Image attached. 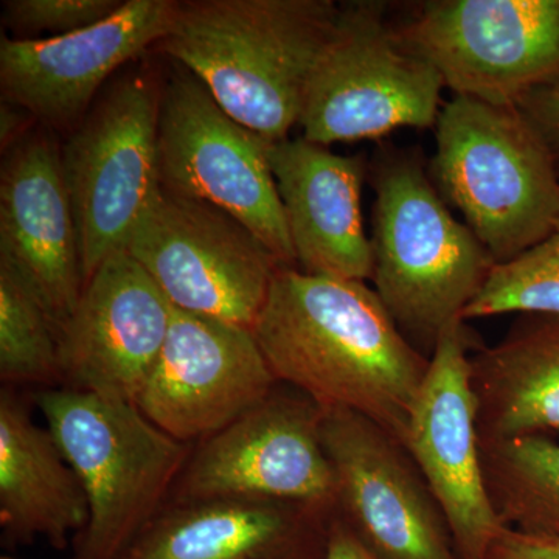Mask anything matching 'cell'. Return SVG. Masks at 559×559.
<instances>
[{"mask_svg":"<svg viewBox=\"0 0 559 559\" xmlns=\"http://www.w3.org/2000/svg\"><path fill=\"white\" fill-rule=\"evenodd\" d=\"M252 333L275 380L322 409L370 418L403 444L430 358L366 282L280 266Z\"/></svg>","mask_w":559,"mask_h":559,"instance_id":"6da1fadb","label":"cell"},{"mask_svg":"<svg viewBox=\"0 0 559 559\" xmlns=\"http://www.w3.org/2000/svg\"><path fill=\"white\" fill-rule=\"evenodd\" d=\"M340 7L331 0L179 2L159 47L231 119L280 142L299 123L311 70Z\"/></svg>","mask_w":559,"mask_h":559,"instance_id":"7a4b0ae2","label":"cell"},{"mask_svg":"<svg viewBox=\"0 0 559 559\" xmlns=\"http://www.w3.org/2000/svg\"><path fill=\"white\" fill-rule=\"evenodd\" d=\"M373 187V289L407 341L432 355L496 261L454 218L417 154H384Z\"/></svg>","mask_w":559,"mask_h":559,"instance_id":"3957f363","label":"cell"},{"mask_svg":"<svg viewBox=\"0 0 559 559\" xmlns=\"http://www.w3.org/2000/svg\"><path fill=\"white\" fill-rule=\"evenodd\" d=\"M430 179L496 264L543 241L559 218V171L518 106L454 97L436 124Z\"/></svg>","mask_w":559,"mask_h":559,"instance_id":"277c9868","label":"cell"},{"mask_svg":"<svg viewBox=\"0 0 559 559\" xmlns=\"http://www.w3.org/2000/svg\"><path fill=\"white\" fill-rule=\"evenodd\" d=\"M36 403L90 503L70 559H120L164 510L190 444L157 428L131 401L64 388L44 390Z\"/></svg>","mask_w":559,"mask_h":559,"instance_id":"5b68a950","label":"cell"},{"mask_svg":"<svg viewBox=\"0 0 559 559\" xmlns=\"http://www.w3.org/2000/svg\"><path fill=\"white\" fill-rule=\"evenodd\" d=\"M384 13V3L369 0L340 7L305 91L299 124L308 142L329 146L437 124L443 80Z\"/></svg>","mask_w":559,"mask_h":559,"instance_id":"8992f818","label":"cell"},{"mask_svg":"<svg viewBox=\"0 0 559 559\" xmlns=\"http://www.w3.org/2000/svg\"><path fill=\"white\" fill-rule=\"evenodd\" d=\"M272 142L231 119L189 70L160 91L157 165L162 189L226 210L282 266L296 252L270 162Z\"/></svg>","mask_w":559,"mask_h":559,"instance_id":"52a82bcc","label":"cell"},{"mask_svg":"<svg viewBox=\"0 0 559 559\" xmlns=\"http://www.w3.org/2000/svg\"><path fill=\"white\" fill-rule=\"evenodd\" d=\"M124 250L173 307L252 330L282 263L241 221L157 189Z\"/></svg>","mask_w":559,"mask_h":559,"instance_id":"ba28073f","label":"cell"},{"mask_svg":"<svg viewBox=\"0 0 559 559\" xmlns=\"http://www.w3.org/2000/svg\"><path fill=\"white\" fill-rule=\"evenodd\" d=\"M160 91L145 75L114 83L61 148L62 175L79 229L84 285L114 253L159 182Z\"/></svg>","mask_w":559,"mask_h":559,"instance_id":"9c48e42d","label":"cell"},{"mask_svg":"<svg viewBox=\"0 0 559 559\" xmlns=\"http://www.w3.org/2000/svg\"><path fill=\"white\" fill-rule=\"evenodd\" d=\"M399 28L454 97L518 106L559 83V0H432Z\"/></svg>","mask_w":559,"mask_h":559,"instance_id":"30bf717a","label":"cell"},{"mask_svg":"<svg viewBox=\"0 0 559 559\" xmlns=\"http://www.w3.org/2000/svg\"><path fill=\"white\" fill-rule=\"evenodd\" d=\"M323 409L280 390L202 440L175 489V503L250 499L290 503L331 518L337 487L322 441Z\"/></svg>","mask_w":559,"mask_h":559,"instance_id":"8fae6325","label":"cell"},{"mask_svg":"<svg viewBox=\"0 0 559 559\" xmlns=\"http://www.w3.org/2000/svg\"><path fill=\"white\" fill-rule=\"evenodd\" d=\"M471 337L465 320L441 333L407 423L404 448L439 503L462 559H489L506 525L481 466L476 399L471 385Z\"/></svg>","mask_w":559,"mask_h":559,"instance_id":"7c38bea8","label":"cell"},{"mask_svg":"<svg viewBox=\"0 0 559 559\" xmlns=\"http://www.w3.org/2000/svg\"><path fill=\"white\" fill-rule=\"evenodd\" d=\"M341 521L381 559H459L439 503L409 452L377 423L323 409Z\"/></svg>","mask_w":559,"mask_h":559,"instance_id":"4fadbf2b","label":"cell"},{"mask_svg":"<svg viewBox=\"0 0 559 559\" xmlns=\"http://www.w3.org/2000/svg\"><path fill=\"white\" fill-rule=\"evenodd\" d=\"M277 385L252 330L173 308L167 341L135 404L190 444L227 428Z\"/></svg>","mask_w":559,"mask_h":559,"instance_id":"5bb4252c","label":"cell"},{"mask_svg":"<svg viewBox=\"0 0 559 559\" xmlns=\"http://www.w3.org/2000/svg\"><path fill=\"white\" fill-rule=\"evenodd\" d=\"M173 305L127 250L100 264L60 330L69 388L135 403L159 358Z\"/></svg>","mask_w":559,"mask_h":559,"instance_id":"9a60e30c","label":"cell"},{"mask_svg":"<svg viewBox=\"0 0 559 559\" xmlns=\"http://www.w3.org/2000/svg\"><path fill=\"white\" fill-rule=\"evenodd\" d=\"M178 3L127 0L100 24L57 38L17 39L3 35V97L51 127L75 123L120 66L167 36Z\"/></svg>","mask_w":559,"mask_h":559,"instance_id":"2e32d148","label":"cell"},{"mask_svg":"<svg viewBox=\"0 0 559 559\" xmlns=\"http://www.w3.org/2000/svg\"><path fill=\"white\" fill-rule=\"evenodd\" d=\"M0 264L32 290L58 334L84 289L61 150L44 135L11 146L0 171Z\"/></svg>","mask_w":559,"mask_h":559,"instance_id":"e0dca14e","label":"cell"},{"mask_svg":"<svg viewBox=\"0 0 559 559\" xmlns=\"http://www.w3.org/2000/svg\"><path fill=\"white\" fill-rule=\"evenodd\" d=\"M272 173L299 270L323 277H373V246L362 216L367 162L307 139L272 142Z\"/></svg>","mask_w":559,"mask_h":559,"instance_id":"ac0fdd59","label":"cell"},{"mask_svg":"<svg viewBox=\"0 0 559 559\" xmlns=\"http://www.w3.org/2000/svg\"><path fill=\"white\" fill-rule=\"evenodd\" d=\"M329 518L290 503L207 499L160 511L120 559H296Z\"/></svg>","mask_w":559,"mask_h":559,"instance_id":"d6986e66","label":"cell"},{"mask_svg":"<svg viewBox=\"0 0 559 559\" xmlns=\"http://www.w3.org/2000/svg\"><path fill=\"white\" fill-rule=\"evenodd\" d=\"M90 521L79 476L50 430L11 390L0 395V525L13 544L44 538L64 550Z\"/></svg>","mask_w":559,"mask_h":559,"instance_id":"ffe728a7","label":"cell"},{"mask_svg":"<svg viewBox=\"0 0 559 559\" xmlns=\"http://www.w3.org/2000/svg\"><path fill=\"white\" fill-rule=\"evenodd\" d=\"M480 441L559 430V318L530 316L492 347L471 353Z\"/></svg>","mask_w":559,"mask_h":559,"instance_id":"44dd1931","label":"cell"},{"mask_svg":"<svg viewBox=\"0 0 559 559\" xmlns=\"http://www.w3.org/2000/svg\"><path fill=\"white\" fill-rule=\"evenodd\" d=\"M492 507L507 528L559 538V441L549 436L480 441Z\"/></svg>","mask_w":559,"mask_h":559,"instance_id":"7402d4cb","label":"cell"},{"mask_svg":"<svg viewBox=\"0 0 559 559\" xmlns=\"http://www.w3.org/2000/svg\"><path fill=\"white\" fill-rule=\"evenodd\" d=\"M0 378L7 384L62 380L58 329L5 264H0Z\"/></svg>","mask_w":559,"mask_h":559,"instance_id":"603a6c76","label":"cell"},{"mask_svg":"<svg viewBox=\"0 0 559 559\" xmlns=\"http://www.w3.org/2000/svg\"><path fill=\"white\" fill-rule=\"evenodd\" d=\"M509 312L559 318V218L538 245L492 267L462 319L466 322Z\"/></svg>","mask_w":559,"mask_h":559,"instance_id":"cb8c5ba5","label":"cell"},{"mask_svg":"<svg viewBox=\"0 0 559 559\" xmlns=\"http://www.w3.org/2000/svg\"><path fill=\"white\" fill-rule=\"evenodd\" d=\"M120 0H7L3 22L17 39H46L69 35L112 16Z\"/></svg>","mask_w":559,"mask_h":559,"instance_id":"d4e9b609","label":"cell"},{"mask_svg":"<svg viewBox=\"0 0 559 559\" xmlns=\"http://www.w3.org/2000/svg\"><path fill=\"white\" fill-rule=\"evenodd\" d=\"M518 108L538 131L559 171V83L532 92Z\"/></svg>","mask_w":559,"mask_h":559,"instance_id":"484cf974","label":"cell"},{"mask_svg":"<svg viewBox=\"0 0 559 559\" xmlns=\"http://www.w3.org/2000/svg\"><path fill=\"white\" fill-rule=\"evenodd\" d=\"M489 559H559V538L506 527Z\"/></svg>","mask_w":559,"mask_h":559,"instance_id":"4316f807","label":"cell"},{"mask_svg":"<svg viewBox=\"0 0 559 559\" xmlns=\"http://www.w3.org/2000/svg\"><path fill=\"white\" fill-rule=\"evenodd\" d=\"M320 559H381L340 518L331 520Z\"/></svg>","mask_w":559,"mask_h":559,"instance_id":"83f0119b","label":"cell"},{"mask_svg":"<svg viewBox=\"0 0 559 559\" xmlns=\"http://www.w3.org/2000/svg\"><path fill=\"white\" fill-rule=\"evenodd\" d=\"M24 110L20 106L13 105V103H2L0 108V143L2 148H10L13 145V140L20 138L22 131V124H24Z\"/></svg>","mask_w":559,"mask_h":559,"instance_id":"f1b7e54d","label":"cell"},{"mask_svg":"<svg viewBox=\"0 0 559 559\" xmlns=\"http://www.w3.org/2000/svg\"><path fill=\"white\" fill-rule=\"evenodd\" d=\"M2 559H13V558H7V557H3Z\"/></svg>","mask_w":559,"mask_h":559,"instance_id":"f546056e","label":"cell"}]
</instances>
